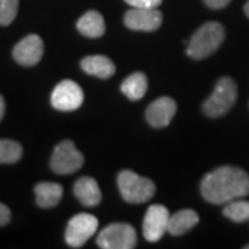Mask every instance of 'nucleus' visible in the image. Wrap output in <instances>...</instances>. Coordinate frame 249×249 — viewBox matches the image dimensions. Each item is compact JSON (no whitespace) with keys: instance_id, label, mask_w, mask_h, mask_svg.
Masks as SVG:
<instances>
[{"instance_id":"obj_17","label":"nucleus","mask_w":249,"mask_h":249,"mask_svg":"<svg viewBox=\"0 0 249 249\" xmlns=\"http://www.w3.org/2000/svg\"><path fill=\"white\" fill-rule=\"evenodd\" d=\"M36 202L40 208H53L62 197V187L55 182H39L35 187Z\"/></svg>"},{"instance_id":"obj_22","label":"nucleus","mask_w":249,"mask_h":249,"mask_svg":"<svg viewBox=\"0 0 249 249\" xmlns=\"http://www.w3.org/2000/svg\"><path fill=\"white\" fill-rule=\"evenodd\" d=\"M134 8H157L163 0H124Z\"/></svg>"},{"instance_id":"obj_14","label":"nucleus","mask_w":249,"mask_h":249,"mask_svg":"<svg viewBox=\"0 0 249 249\" xmlns=\"http://www.w3.org/2000/svg\"><path fill=\"white\" fill-rule=\"evenodd\" d=\"M81 67L89 75L108 79L116 73V66L110 58L105 55H89L81 60Z\"/></svg>"},{"instance_id":"obj_24","label":"nucleus","mask_w":249,"mask_h":249,"mask_svg":"<svg viewBox=\"0 0 249 249\" xmlns=\"http://www.w3.org/2000/svg\"><path fill=\"white\" fill-rule=\"evenodd\" d=\"M203 1L209 8L220 9L226 7L231 2V0H203Z\"/></svg>"},{"instance_id":"obj_10","label":"nucleus","mask_w":249,"mask_h":249,"mask_svg":"<svg viewBox=\"0 0 249 249\" xmlns=\"http://www.w3.org/2000/svg\"><path fill=\"white\" fill-rule=\"evenodd\" d=\"M124 24L136 31H155L163 22V15L157 8H134L124 14Z\"/></svg>"},{"instance_id":"obj_19","label":"nucleus","mask_w":249,"mask_h":249,"mask_svg":"<svg viewBox=\"0 0 249 249\" xmlns=\"http://www.w3.org/2000/svg\"><path fill=\"white\" fill-rule=\"evenodd\" d=\"M223 213L235 223H244L249 220V201L233 200L226 204Z\"/></svg>"},{"instance_id":"obj_8","label":"nucleus","mask_w":249,"mask_h":249,"mask_svg":"<svg viewBox=\"0 0 249 249\" xmlns=\"http://www.w3.org/2000/svg\"><path fill=\"white\" fill-rule=\"evenodd\" d=\"M85 101L82 89L71 80H64L55 87L51 95V104L59 111L77 110Z\"/></svg>"},{"instance_id":"obj_12","label":"nucleus","mask_w":249,"mask_h":249,"mask_svg":"<svg viewBox=\"0 0 249 249\" xmlns=\"http://www.w3.org/2000/svg\"><path fill=\"white\" fill-rule=\"evenodd\" d=\"M177 104L171 97H160L149 105L145 111L147 121L156 128L166 127L176 116Z\"/></svg>"},{"instance_id":"obj_25","label":"nucleus","mask_w":249,"mask_h":249,"mask_svg":"<svg viewBox=\"0 0 249 249\" xmlns=\"http://www.w3.org/2000/svg\"><path fill=\"white\" fill-rule=\"evenodd\" d=\"M5 110H6V105H5L4 97L0 95V121H1V119L5 116Z\"/></svg>"},{"instance_id":"obj_9","label":"nucleus","mask_w":249,"mask_h":249,"mask_svg":"<svg viewBox=\"0 0 249 249\" xmlns=\"http://www.w3.org/2000/svg\"><path fill=\"white\" fill-rule=\"evenodd\" d=\"M170 213L164 205H151L145 213L143 219V235L149 242L160 240L161 236L167 232Z\"/></svg>"},{"instance_id":"obj_23","label":"nucleus","mask_w":249,"mask_h":249,"mask_svg":"<svg viewBox=\"0 0 249 249\" xmlns=\"http://www.w3.org/2000/svg\"><path fill=\"white\" fill-rule=\"evenodd\" d=\"M11 220V210L7 205L0 203V226H5Z\"/></svg>"},{"instance_id":"obj_20","label":"nucleus","mask_w":249,"mask_h":249,"mask_svg":"<svg viewBox=\"0 0 249 249\" xmlns=\"http://www.w3.org/2000/svg\"><path fill=\"white\" fill-rule=\"evenodd\" d=\"M22 147L13 140H0V164H13L22 157Z\"/></svg>"},{"instance_id":"obj_21","label":"nucleus","mask_w":249,"mask_h":249,"mask_svg":"<svg viewBox=\"0 0 249 249\" xmlns=\"http://www.w3.org/2000/svg\"><path fill=\"white\" fill-rule=\"evenodd\" d=\"M18 0H0V26H8L17 18Z\"/></svg>"},{"instance_id":"obj_16","label":"nucleus","mask_w":249,"mask_h":249,"mask_svg":"<svg viewBox=\"0 0 249 249\" xmlns=\"http://www.w3.org/2000/svg\"><path fill=\"white\" fill-rule=\"evenodd\" d=\"M198 223V214L191 209H183L170 216L167 232L172 235H181Z\"/></svg>"},{"instance_id":"obj_26","label":"nucleus","mask_w":249,"mask_h":249,"mask_svg":"<svg viewBox=\"0 0 249 249\" xmlns=\"http://www.w3.org/2000/svg\"><path fill=\"white\" fill-rule=\"evenodd\" d=\"M244 11H245L246 15H247V17L249 18V0H248L247 2H246V5H245V7H244Z\"/></svg>"},{"instance_id":"obj_2","label":"nucleus","mask_w":249,"mask_h":249,"mask_svg":"<svg viewBox=\"0 0 249 249\" xmlns=\"http://www.w3.org/2000/svg\"><path fill=\"white\" fill-rule=\"evenodd\" d=\"M225 39V29L218 22H207L195 31L189 40L187 54L194 59H203L213 54Z\"/></svg>"},{"instance_id":"obj_6","label":"nucleus","mask_w":249,"mask_h":249,"mask_svg":"<svg viewBox=\"0 0 249 249\" xmlns=\"http://www.w3.org/2000/svg\"><path fill=\"white\" fill-rule=\"evenodd\" d=\"M85 158L71 141H62L51 157V169L57 174H71L83 166Z\"/></svg>"},{"instance_id":"obj_4","label":"nucleus","mask_w":249,"mask_h":249,"mask_svg":"<svg viewBox=\"0 0 249 249\" xmlns=\"http://www.w3.org/2000/svg\"><path fill=\"white\" fill-rule=\"evenodd\" d=\"M238 90L231 77H222L214 87L213 92L203 104V111L208 117L218 118L231 110L236 101Z\"/></svg>"},{"instance_id":"obj_15","label":"nucleus","mask_w":249,"mask_h":249,"mask_svg":"<svg viewBox=\"0 0 249 249\" xmlns=\"http://www.w3.org/2000/svg\"><path fill=\"white\" fill-rule=\"evenodd\" d=\"M76 28L83 36L89 38H98L105 33L104 18L98 12L89 11L79 18Z\"/></svg>"},{"instance_id":"obj_7","label":"nucleus","mask_w":249,"mask_h":249,"mask_svg":"<svg viewBox=\"0 0 249 249\" xmlns=\"http://www.w3.org/2000/svg\"><path fill=\"white\" fill-rule=\"evenodd\" d=\"M98 229V219L93 214L79 213L67 224L65 239L68 246L80 248L95 234Z\"/></svg>"},{"instance_id":"obj_27","label":"nucleus","mask_w":249,"mask_h":249,"mask_svg":"<svg viewBox=\"0 0 249 249\" xmlns=\"http://www.w3.org/2000/svg\"><path fill=\"white\" fill-rule=\"evenodd\" d=\"M246 249H249V245H247V246H246V247H245Z\"/></svg>"},{"instance_id":"obj_13","label":"nucleus","mask_w":249,"mask_h":249,"mask_svg":"<svg viewBox=\"0 0 249 249\" xmlns=\"http://www.w3.org/2000/svg\"><path fill=\"white\" fill-rule=\"evenodd\" d=\"M74 194L81 203L92 208L101 203L102 193L97 181L90 177H82L74 185Z\"/></svg>"},{"instance_id":"obj_3","label":"nucleus","mask_w":249,"mask_h":249,"mask_svg":"<svg viewBox=\"0 0 249 249\" xmlns=\"http://www.w3.org/2000/svg\"><path fill=\"white\" fill-rule=\"evenodd\" d=\"M118 187L124 200L133 204L144 203L150 200L156 192L155 183L150 179L130 170H124L119 173Z\"/></svg>"},{"instance_id":"obj_1","label":"nucleus","mask_w":249,"mask_h":249,"mask_svg":"<svg viewBox=\"0 0 249 249\" xmlns=\"http://www.w3.org/2000/svg\"><path fill=\"white\" fill-rule=\"evenodd\" d=\"M201 194L213 204H226L245 197L249 194V176L239 167H218L202 180Z\"/></svg>"},{"instance_id":"obj_5","label":"nucleus","mask_w":249,"mask_h":249,"mask_svg":"<svg viewBox=\"0 0 249 249\" xmlns=\"http://www.w3.org/2000/svg\"><path fill=\"white\" fill-rule=\"evenodd\" d=\"M136 241L135 229L126 223L110 224L97 236V245L103 249H132Z\"/></svg>"},{"instance_id":"obj_18","label":"nucleus","mask_w":249,"mask_h":249,"mask_svg":"<svg viewBox=\"0 0 249 249\" xmlns=\"http://www.w3.org/2000/svg\"><path fill=\"white\" fill-rule=\"evenodd\" d=\"M148 89L147 76L141 71H136L126 77L121 85V91L132 101H139L145 95Z\"/></svg>"},{"instance_id":"obj_11","label":"nucleus","mask_w":249,"mask_h":249,"mask_svg":"<svg viewBox=\"0 0 249 249\" xmlns=\"http://www.w3.org/2000/svg\"><path fill=\"white\" fill-rule=\"evenodd\" d=\"M44 53V44L38 35L31 34L21 39L14 46L13 57L15 61L22 66H35Z\"/></svg>"}]
</instances>
